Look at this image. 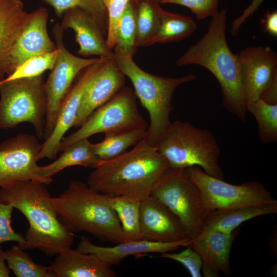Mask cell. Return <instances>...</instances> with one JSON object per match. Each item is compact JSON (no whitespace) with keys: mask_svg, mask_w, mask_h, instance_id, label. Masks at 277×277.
<instances>
[{"mask_svg":"<svg viewBox=\"0 0 277 277\" xmlns=\"http://www.w3.org/2000/svg\"><path fill=\"white\" fill-rule=\"evenodd\" d=\"M169 167L157 147L150 145L144 138L131 150L101 161L89 174L87 184L110 196L141 202L151 195Z\"/></svg>","mask_w":277,"mask_h":277,"instance_id":"6da1fadb","label":"cell"},{"mask_svg":"<svg viewBox=\"0 0 277 277\" xmlns=\"http://www.w3.org/2000/svg\"><path fill=\"white\" fill-rule=\"evenodd\" d=\"M227 20L225 8L212 16L207 32L177 59L176 65H198L209 70L220 85L224 107L244 122L246 103L238 56L231 51L226 40Z\"/></svg>","mask_w":277,"mask_h":277,"instance_id":"7a4b0ae2","label":"cell"},{"mask_svg":"<svg viewBox=\"0 0 277 277\" xmlns=\"http://www.w3.org/2000/svg\"><path fill=\"white\" fill-rule=\"evenodd\" d=\"M46 185L31 180L1 188L0 201L11 204L27 220L26 249L36 248L52 256L71 248L74 234L60 220Z\"/></svg>","mask_w":277,"mask_h":277,"instance_id":"3957f363","label":"cell"},{"mask_svg":"<svg viewBox=\"0 0 277 277\" xmlns=\"http://www.w3.org/2000/svg\"><path fill=\"white\" fill-rule=\"evenodd\" d=\"M110 196L72 180L51 203L61 222L71 232L88 233L98 240L117 244L122 229Z\"/></svg>","mask_w":277,"mask_h":277,"instance_id":"277c9868","label":"cell"},{"mask_svg":"<svg viewBox=\"0 0 277 277\" xmlns=\"http://www.w3.org/2000/svg\"><path fill=\"white\" fill-rule=\"evenodd\" d=\"M113 57L119 69L131 81L135 95L149 113L150 124L144 139L150 145L157 147L171 123L170 114L174 91L181 85L196 80V76L189 74L171 77L149 73L135 63L132 56L117 47L114 48Z\"/></svg>","mask_w":277,"mask_h":277,"instance_id":"5b68a950","label":"cell"},{"mask_svg":"<svg viewBox=\"0 0 277 277\" xmlns=\"http://www.w3.org/2000/svg\"><path fill=\"white\" fill-rule=\"evenodd\" d=\"M157 147L171 168L196 166L206 173L223 179L219 164L220 148L209 130L189 122L175 121L164 132Z\"/></svg>","mask_w":277,"mask_h":277,"instance_id":"8992f818","label":"cell"},{"mask_svg":"<svg viewBox=\"0 0 277 277\" xmlns=\"http://www.w3.org/2000/svg\"><path fill=\"white\" fill-rule=\"evenodd\" d=\"M43 74L0 82V129L31 124L39 140L44 138L47 98Z\"/></svg>","mask_w":277,"mask_h":277,"instance_id":"52a82bcc","label":"cell"},{"mask_svg":"<svg viewBox=\"0 0 277 277\" xmlns=\"http://www.w3.org/2000/svg\"><path fill=\"white\" fill-rule=\"evenodd\" d=\"M151 194L178 217L191 240L203 232L208 211L200 190L186 169L169 167Z\"/></svg>","mask_w":277,"mask_h":277,"instance_id":"ba28073f","label":"cell"},{"mask_svg":"<svg viewBox=\"0 0 277 277\" xmlns=\"http://www.w3.org/2000/svg\"><path fill=\"white\" fill-rule=\"evenodd\" d=\"M147 128V124L137 108L134 92L129 87H124L93 111L77 131L64 137L58 152L97 133L106 134Z\"/></svg>","mask_w":277,"mask_h":277,"instance_id":"9c48e42d","label":"cell"},{"mask_svg":"<svg viewBox=\"0 0 277 277\" xmlns=\"http://www.w3.org/2000/svg\"><path fill=\"white\" fill-rule=\"evenodd\" d=\"M186 170L200 190L208 213L215 210H228L277 202L258 181L234 185L206 173L196 166L188 167Z\"/></svg>","mask_w":277,"mask_h":277,"instance_id":"30bf717a","label":"cell"},{"mask_svg":"<svg viewBox=\"0 0 277 277\" xmlns=\"http://www.w3.org/2000/svg\"><path fill=\"white\" fill-rule=\"evenodd\" d=\"M53 33L57 49V55L49 76L45 81L47 98V110L44 140L51 133L55 124L58 108L71 88L76 75L88 66L108 59L101 57L84 58L71 54L65 47L63 41L64 30L60 24H55Z\"/></svg>","mask_w":277,"mask_h":277,"instance_id":"8fae6325","label":"cell"},{"mask_svg":"<svg viewBox=\"0 0 277 277\" xmlns=\"http://www.w3.org/2000/svg\"><path fill=\"white\" fill-rule=\"evenodd\" d=\"M38 138L27 133L17 134L0 144V187L8 188L16 183L37 181L47 185L53 180L38 173V156L41 148Z\"/></svg>","mask_w":277,"mask_h":277,"instance_id":"7c38bea8","label":"cell"},{"mask_svg":"<svg viewBox=\"0 0 277 277\" xmlns=\"http://www.w3.org/2000/svg\"><path fill=\"white\" fill-rule=\"evenodd\" d=\"M247 104L261 98L277 80V55L269 47H246L237 54Z\"/></svg>","mask_w":277,"mask_h":277,"instance_id":"4fadbf2b","label":"cell"},{"mask_svg":"<svg viewBox=\"0 0 277 277\" xmlns=\"http://www.w3.org/2000/svg\"><path fill=\"white\" fill-rule=\"evenodd\" d=\"M125 77L113 56L104 62L86 87L73 127H80L93 111L125 87Z\"/></svg>","mask_w":277,"mask_h":277,"instance_id":"5bb4252c","label":"cell"},{"mask_svg":"<svg viewBox=\"0 0 277 277\" xmlns=\"http://www.w3.org/2000/svg\"><path fill=\"white\" fill-rule=\"evenodd\" d=\"M140 224L143 240L166 243L189 238L178 217L152 194L141 202Z\"/></svg>","mask_w":277,"mask_h":277,"instance_id":"9a60e30c","label":"cell"},{"mask_svg":"<svg viewBox=\"0 0 277 277\" xmlns=\"http://www.w3.org/2000/svg\"><path fill=\"white\" fill-rule=\"evenodd\" d=\"M106 62V61H105ZM105 62L92 64L86 69L76 83L70 89L57 113L55 124L50 135L41 145L38 160L54 159L58 153V147L64 135L73 127L81 99L86 87L101 65Z\"/></svg>","mask_w":277,"mask_h":277,"instance_id":"2e32d148","label":"cell"},{"mask_svg":"<svg viewBox=\"0 0 277 277\" xmlns=\"http://www.w3.org/2000/svg\"><path fill=\"white\" fill-rule=\"evenodd\" d=\"M48 10L43 7L30 13L28 22L14 43L7 76L28 58L57 49L48 33Z\"/></svg>","mask_w":277,"mask_h":277,"instance_id":"e0dca14e","label":"cell"},{"mask_svg":"<svg viewBox=\"0 0 277 277\" xmlns=\"http://www.w3.org/2000/svg\"><path fill=\"white\" fill-rule=\"evenodd\" d=\"M60 26L64 30L71 29L79 45L77 53L84 56L96 55L108 59L113 55L104 36L106 31L96 19L87 11L79 8L66 10Z\"/></svg>","mask_w":277,"mask_h":277,"instance_id":"ac0fdd59","label":"cell"},{"mask_svg":"<svg viewBox=\"0 0 277 277\" xmlns=\"http://www.w3.org/2000/svg\"><path fill=\"white\" fill-rule=\"evenodd\" d=\"M236 229L231 233L205 229L187 246L201 257L205 276H218L220 272L227 276L231 275L230 251L237 234Z\"/></svg>","mask_w":277,"mask_h":277,"instance_id":"d6986e66","label":"cell"},{"mask_svg":"<svg viewBox=\"0 0 277 277\" xmlns=\"http://www.w3.org/2000/svg\"><path fill=\"white\" fill-rule=\"evenodd\" d=\"M190 238L172 242H156L143 239L120 242L113 246H101L93 244L86 236L80 237L77 251L84 253L93 254L108 265L119 264L127 257L148 253L171 252L181 246H187Z\"/></svg>","mask_w":277,"mask_h":277,"instance_id":"ffe728a7","label":"cell"},{"mask_svg":"<svg viewBox=\"0 0 277 277\" xmlns=\"http://www.w3.org/2000/svg\"><path fill=\"white\" fill-rule=\"evenodd\" d=\"M52 277H115L116 273L96 255L70 248L57 254L48 266Z\"/></svg>","mask_w":277,"mask_h":277,"instance_id":"44dd1931","label":"cell"},{"mask_svg":"<svg viewBox=\"0 0 277 277\" xmlns=\"http://www.w3.org/2000/svg\"><path fill=\"white\" fill-rule=\"evenodd\" d=\"M30 16L22 0H0V82L8 74L14 43Z\"/></svg>","mask_w":277,"mask_h":277,"instance_id":"7402d4cb","label":"cell"},{"mask_svg":"<svg viewBox=\"0 0 277 277\" xmlns=\"http://www.w3.org/2000/svg\"><path fill=\"white\" fill-rule=\"evenodd\" d=\"M276 213L277 202L228 210H215L207 214L204 230L211 229L231 233L242 223L250 219Z\"/></svg>","mask_w":277,"mask_h":277,"instance_id":"603a6c76","label":"cell"},{"mask_svg":"<svg viewBox=\"0 0 277 277\" xmlns=\"http://www.w3.org/2000/svg\"><path fill=\"white\" fill-rule=\"evenodd\" d=\"M63 152L62 154L51 163L39 167L38 173L40 176L52 180L54 175L67 167L80 165L94 168L101 162L93 153L92 144L88 139L80 141Z\"/></svg>","mask_w":277,"mask_h":277,"instance_id":"cb8c5ba5","label":"cell"},{"mask_svg":"<svg viewBox=\"0 0 277 277\" xmlns=\"http://www.w3.org/2000/svg\"><path fill=\"white\" fill-rule=\"evenodd\" d=\"M157 11L159 28L148 46L180 41L189 37L197 29L196 23L189 16L165 11L160 4L157 6Z\"/></svg>","mask_w":277,"mask_h":277,"instance_id":"d4e9b609","label":"cell"},{"mask_svg":"<svg viewBox=\"0 0 277 277\" xmlns=\"http://www.w3.org/2000/svg\"><path fill=\"white\" fill-rule=\"evenodd\" d=\"M110 202L121 224V242L141 240L140 224L141 202L120 196H110Z\"/></svg>","mask_w":277,"mask_h":277,"instance_id":"484cf974","label":"cell"},{"mask_svg":"<svg viewBox=\"0 0 277 277\" xmlns=\"http://www.w3.org/2000/svg\"><path fill=\"white\" fill-rule=\"evenodd\" d=\"M146 130L138 129L106 134L102 141L92 144V151L101 161L114 159L124 153L129 147L145 138Z\"/></svg>","mask_w":277,"mask_h":277,"instance_id":"4316f807","label":"cell"},{"mask_svg":"<svg viewBox=\"0 0 277 277\" xmlns=\"http://www.w3.org/2000/svg\"><path fill=\"white\" fill-rule=\"evenodd\" d=\"M247 112L255 118L258 131L263 143L277 141V104H270L259 99L247 104Z\"/></svg>","mask_w":277,"mask_h":277,"instance_id":"83f0119b","label":"cell"},{"mask_svg":"<svg viewBox=\"0 0 277 277\" xmlns=\"http://www.w3.org/2000/svg\"><path fill=\"white\" fill-rule=\"evenodd\" d=\"M136 46L146 47L157 31L159 18L156 0H135Z\"/></svg>","mask_w":277,"mask_h":277,"instance_id":"f1b7e54d","label":"cell"},{"mask_svg":"<svg viewBox=\"0 0 277 277\" xmlns=\"http://www.w3.org/2000/svg\"><path fill=\"white\" fill-rule=\"evenodd\" d=\"M18 244L5 251L9 269L17 277H52L48 266L35 263Z\"/></svg>","mask_w":277,"mask_h":277,"instance_id":"f546056e","label":"cell"},{"mask_svg":"<svg viewBox=\"0 0 277 277\" xmlns=\"http://www.w3.org/2000/svg\"><path fill=\"white\" fill-rule=\"evenodd\" d=\"M136 37V3L131 0L119 21L115 47L133 56L137 48Z\"/></svg>","mask_w":277,"mask_h":277,"instance_id":"4dcf8cb0","label":"cell"},{"mask_svg":"<svg viewBox=\"0 0 277 277\" xmlns=\"http://www.w3.org/2000/svg\"><path fill=\"white\" fill-rule=\"evenodd\" d=\"M52 7L56 15L61 17L67 10L79 8L87 11L98 22L102 28L107 30V14L103 0H42Z\"/></svg>","mask_w":277,"mask_h":277,"instance_id":"1f68e13d","label":"cell"},{"mask_svg":"<svg viewBox=\"0 0 277 277\" xmlns=\"http://www.w3.org/2000/svg\"><path fill=\"white\" fill-rule=\"evenodd\" d=\"M57 49L51 52L43 53L31 56L19 65L3 80L29 78L39 76L47 70H51L57 55Z\"/></svg>","mask_w":277,"mask_h":277,"instance_id":"d6a6232c","label":"cell"},{"mask_svg":"<svg viewBox=\"0 0 277 277\" xmlns=\"http://www.w3.org/2000/svg\"><path fill=\"white\" fill-rule=\"evenodd\" d=\"M131 0H103L107 14L106 43L112 50L115 46L116 31L119 21Z\"/></svg>","mask_w":277,"mask_h":277,"instance_id":"836d02e7","label":"cell"},{"mask_svg":"<svg viewBox=\"0 0 277 277\" xmlns=\"http://www.w3.org/2000/svg\"><path fill=\"white\" fill-rule=\"evenodd\" d=\"M13 208L11 204L0 201V244L14 241L26 249L27 243L25 236L15 232L11 227V219Z\"/></svg>","mask_w":277,"mask_h":277,"instance_id":"e575fe53","label":"cell"},{"mask_svg":"<svg viewBox=\"0 0 277 277\" xmlns=\"http://www.w3.org/2000/svg\"><path fill=\"white\" fill-rule=\"evenodd\" d=\"M178 253L171 252L161 253V256L179 262L189 272L192 277L202 276L201 272L203 261L200 255L189 246Z\"/></svg>","mask_w":277,"mask_h":277,"instance_id":"d590c367","label":"cell"},{"mask_svg":"<svg viewBox=\"0 0 277 277\" xmlns=\"http://www.w3.org/2000/svg\"><path fill=\"white\" fill-rule=\"evenodd\" d=\"M219 0H163L162 4H175L189 8L198 19L212 17L218 11Z\"/></svg>","mask_w":277,"mask_h":277,"instance_id":"8d00e7d4","label":"cell"},{"mask_svg":"<svg viewBox=\"0 0 277 277\" xmlns=\"http://www.w3.org/2000/svg\"><path fill=\"white\" fill-rule=\"evenodd\" d=\"M264 1V0H252L251 4L243 10L242 14L232 22L230 29L231 35H236L238 34L241 25L256 11Z\"/></svg>","mask_w":277,"mask_h":277,"instance_id":"74e56055","label":"cell"},{"mask_svg":"<svg viewBox=\"0 0 277 277\" xmlns=\"http://www.w3.org/2000/svg\"><path fill=\"white\" fill-rule=\"evenodd\" d=\"M263 28L270 35L277 36V11H268L263 20Z\"/></svg>","mask_w":277,"mask_h":277,"instance_id":"f35d334b","label":"cell"},{"mask_svg":"<svg viewBox=\"0 0 277 277\" xmlns=\"http://www.w3.org/2000/svg\"><path fill=\"white\" fill-rule=\"evenodd\" d=\"M5 251L0 247V277L9 276L10 269L5 264Z\"/></svg>","mask_w":277,"mask_h":277,"instance_id":"ab89813d","label":"cell"},{"mask_svg":"<svg viewBox=\"0 0 277 277\" xmlns=\"http://www.w3.org/2000/svg\"><path fill=\"white\" fill-rule=\"evenodd\" d=\"M157 1L160 3H161L163 1V0H156Z\"/></svg>","mask_w":277,"mask_h":277,"instance_id":"60d3db41","label":"cell"}]
</instances>
